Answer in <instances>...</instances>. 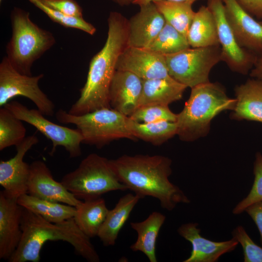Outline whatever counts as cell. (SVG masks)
<instances>
[{
	"mask_svg": "<svg viewBox=\"0 0 262 262\" xmlns=\"http://www.w3.org/2000/svg\"><path fill=\"white\" fill-rule=\"evenodd\" d=\"M108 25L105 43L90 62L86 81L81 89L80 97L68 112L71 115H80L111 108L110 87L118 58L128 46V20L120 13L112 12Z\"/></svg>",
	"mask_w": 262,
	"mask_h": 262,
	"instance_id": "obj_1",
	"label": "cell"
},
{
	"mask_svg": "<svg viewBox=\"0 0 262 262\" xmlns=\"http://www.w3.org/2000/svg\"><path fill=\"white\" fill-rule=\"evenodd\" d=\"M119 180L141 198L149 196L159 200L161 206L172 211L180 203L190 200L169 180L172 162L168 157L156 155H122L110 160Z\"/></svg>",
	"mask_w": 262,
	"mask_h": 262,
	"instance_id": "obj_2",
	"label": "cell"
},
{
	"mask_svg": "<svg viewBox=\"0 0 262 262\" xmlns=\"http://www.w3.org/2000/svg\"><path fill=\"white\" fill-rule=\"evenodd\" d=\"M21 228V240L8 260L9 262H38L41 250L49 241L66 242L87 261H100L90 238L81 230L73 217L61 222L52 223L23 208Z\"/></svg>",
	"mask_w": 262,
	"mask_h": 262,
	"instance_id": "obj_3",
	"label": "cell"
},
{
	"mask_svg": "<svg viewBox=\"0 0 262 262\" xmlns=\"http://www.w3.org/2000/svg\"><path fill=\"white\" fill-rule=\"evenodd\" d=\"M236 102L217 83L209 82L194 86L183 109L177 114V134L185 141L206 135L211 120L223 111L233 110Z\"/></svg>",
	"mask_w": 262,
	"mask_h": 262,
	"instance_id": "obj_4",
	"label": "cell"
},
{
	"mask_svg": "<svg viewBox=\"0 0 262 262\" xmlns=\"http://www.w3.org/2000/svg\"><path fill=\"white\" fill-rule=\"evenodd\" d=\"M10 17L12 33L6 57L18 72L31 76L33 63L54 45L55 38L33 22L30 13L22 9L14 7Z\"/></svg>",
	"mask_w": 262,
	"mask_h": 262,
	"instance_id": "obj_5",
	"label": "cell"
},
{
	"mask_svg": "<svg viewBox=\"0 0 262 262\" xmlns=\"http://www.w3.org/2000/svg\"><path fill=\"white\" fill-rule=\"evenodd\" d=\"M61 182L77 198L83 200L98 198L111 191L128 190L119 180L110 160L96 153L87 156Z\"/></svg>",
	"mask_w": 262,
	"mask_h": 262,
	"instance_id": "obj_6",
	"label": "cell"
},
{
	"mask_svg": "<svg viewBox=\"0 0 262 262\" xmlns=\"http://www.w3.org/2000/svg\"><path fill=\"white\" fill-rule=\"evenodd\" d=\"M56 118L60 123L74 125L83 137L82 143L98 147L116 139L136 140L128 127V116L112 108L80 115L59 109Z\"/></svg>",
	"mask_w": 262,
	"mask_h": 262,
	"instance_id": "obj_7",
	"label": "cell"
},
{
	"mask_svg": "<svg viewBox=\"0 0 262 262\" xmlns=\"http://www.w3.org/2000/svg\"><path fill=\"white\" fill-rule=\"evenodd\" d=\"M164 56L169 75L191 88L210 82L211 70L222 61L220 45L190 47Z\"/></svg>",
	"mask_w": 262,
	"mask_h": 262,
	"instance_id": "obj_8",
	"label": "cell"
},
{
	"mask_svg": "<svg viewBox=\"0 0 262 262\" xmlns=\"http://www.w3.org/2000/svg\"><path fill=\"white\" fill-rule=\"evenodd\" d=\"M43 74L33 76L22 74L12 66L6 56L0 63V106H4L16 97L31 100L45 115L52 116L54 105L39 86Z\"/></svg>",
	"mask_w": 262,
	"mask_h": 262,
	"instance_id": "obj_9",
	"label": "cell"
},
{
	"mask_svg": "<svg viewBox=\"0 0 262 262\" xmlns=\"http://www.w3.org/2000/svg\"><path fill=\"white\" fill-rule=\"evenodd\" d=\"M22 121L35 127L52 142L49 154L52 156L58 146L63 147L70 157L76 158L82 154L81 144L83 137L77 129H73L53 123L44 117L39 110L29 109L22 103L9 101L4 106Z\"/></svg>",
	"mask_w": 262,
	"mask_h": 262,
	"instance_id": "obj_10",
	"label": "cell"
},
{
	"mask_svg": "<svg viewBox=\"0 0 262 262\" xmlns=\"http://www.w3.org/2000/svg\"><path fill=\"white\" fill-rule=\"evenodd\" d=\"M207 6L215 20L222 61L232 71L247 74L252 68L257 56L238 43L227 19L222 0H208Z\"/></svg>",
	"mask_w": 262,
	"mask_h": 262,
	"instance_id": "obj_11",
	"label": "cell"
},
{
	"mask_svg": "<svg viewBox=\"0 0 262 262\" xmlns=\"http://www.w3.org/2000/svg\"><path fill=\"white\" fill-rule=\"evenodd\" d=\"M35 134L28 136L16 147L14 157L0 162V184L7 196L17 199L28 193V182L30 174V165L23 160L26 153L38 143Z\"/></svg>",
	"mask_w": 262,
	"mask_h": 262,
	"instance_id": "obj_12",
	"label": "cell"
},
{
	"mask_svg": "<svg viewBox=\"0 0 262 262\" xmlns=\"http://www.w3.org/2000/svg\"><path fill=\"white\" fill-rule=\"evenodd\" d=\"M116 70L131 72L143 80L169 76L165 56L146 48L127 46L119 56Z\"/></svg>",
	"mask_w": 262,
	"mask_h": 262,
	"instance_id": "obj_13",
	"label": "cell"
},
{
	"mask_svg": "<svg viewBox=\"0 0 262 262\" xmlns=\"http://www.w3.org/2000/svg\"><path fill=\"white\" fill-rule=\"evenodd\" d=\"M226 16L240 46L262 54V24L245 11L236 0H222Z\"/></svg>",
	"mask_w": 262,
	"mask_h": 262,
	"instance_id": "obj_14",
	"label": "cell"
},
{
	"mask_svg": "<svg viewBox=\"0 0 262 262\" xmlns=\"http://www.w3.org/2000/svg\"><path fill=\"white\" fill-rule=\"evenodd\" d=\"M28 194L39 198L75 207L82 201L61 182L55 180L46 164L40 160L30 164Z\"/></svg>",
	"mask_w": 262,
	"mask_h": 262,
	"instance_id": "obj_15",
	"label": "cell"
},
{
	"mask_svg": "<svg viewBox=\"0 0 262 262\" xmlns=\"http://www.w3.org/2000/svg\"><path fill=\"white\" fill-rule=\"evenodd\" d=\"M197 223L180 225L178 232L191 243L192 246L189 257L183 262H215L224 254L233 251L239 244L234 238L229 240L215 242L204 238Z\"/></svg>",
	"mask_w": 262,
	"mask_h": 262,
	"instance_id": "obj_16",
	"label": "cell"
},
{
	"mask_svg": "<svg viewBox=\"0 0 262 262\" xmlns=\"http://www.w3.org/2000/svg\"><path fill=\"white\" fill-rule=\"evenodd\" d=\"M17 199L0 192V259L8 260L18 246L22 231L21 221L23 208Z\"/></svg>",
	"mask_w": 262,
	"mask_h": 262,
	"instance_id": "obj_17",
	"label": "cell"
},
{
	"mask_svg": "<svg viewBox=\"0 0 262 262\" xmlns=\"http://www.w3.org/2000/svg\"><path fill=\"white\" fill-rule=\"evenodd\" d=\"M143 82L131 72L116 70L110 87L111 108L130 116L138 108Z\"/></svg>",
	"mask_w": 262,
	"mask_h": 262,
	"instance_id": "obj_18",
	"label": "cell"
},
{
	"mask_svg": "<svg viewBox=\"0 0 262 262\" xmlns=\"http://www.w3.org/2000/svg\"><path fill=\"white\" fill-rule=\"evenodd\" d=\"M140 11L128 20V46L146 48L166 23L153 2L140 5Z\"/></svg>",
	"mask_w": 262,
	"mask_h": 262,
	"instance_id": "obj_19",
	"label": "cell"
},
{
	"mask_svg": "<svg viewBox=\"0 0 262 262\" xmlns=\"http://www.w3.org/2000/svg\"><path fill=\"white\" fill-rule=\"evenodd\" d=\"M236 102L231 117L262 123V82L253 78L235 89Z\"/></svg>",
	"mask_w": 262,
	"mask_h": 262,
	"instance_id": "obj_20",
	"label": "cell"
},
{
	"mask_svg": "<svg viewBox=\"0 0 262 262\" xmlns=\"http://www.w3.org/2000/svg\"><path fill=\"white\" fill-rule=\"evenodd\" d=\"M186 88V86L169 75L164 78L144 80L138 107L148 105L168 106L182 98Z\"/></svg>",
	"mask_w": 262,
	"mask_h": 262,
	"instance_id": "obj_21",
	"label": "cell"
},
{
	"mask_svg": "<svg viewBox=\"0 0 262 262\" xmlns=\"http://www.w3.org/2000/svg\"><path fill=\"white\" fill-rule=\"evenodd\" d=\"M141 198L135 194H127L119 199L113 209L109 210L98 234L104 246H112L115 244L120 230Z\"/></svg>",
	"mask_w": 262,
	"mask_h": 262,
	"instance_id": "obj_22",
	"label": "cell"
},
{
	"mask_svg": "<svg viewBox=\"0 0 262 262\" xmlns=\"http://www.w3.org/2000/svg\"><path fill=\"white\" fill-rule=\"evenodd\" d=\"M165 219V215L162 213L154 212L143 221L131 222V226L136 231L137 238L131 246V249L143 253L150 262H157L156 241Z\"/></svg>",
	"mask_w": 262,
	"mask_h": 262,
	"instance_id": "obj_23",
	"label": "cell"
},
{
	"mask_svg": "<svg viewBox=\"0 0 262 262\" xmlns=\"http://www.w3.org/2000/svg\"><path fill=\"white\" fill-rule=\"evenodd\" d=\"M76 207L74 221L81 230L89 238L98 236L109 210L101 197L79 203Z\"/></svg>",
	"mask_w": 262,
	"mask_h": 262,
	"instance_id": "obj_24",
	"label": "cell"
},
{
	"mask_svg": "<svg viewBox=\"0 0 262 262\" xmlns=\"http://www.w3.org/2000/svg\"><path fill=\"white\" fill-rule=\"evenodd\" d=\"M187 38L192 48L220 45L215 20L207 6H201L195 12Z\"/></svg>",
	"mask_w": 262,
	"mask_h": 262,
	"instance_id": "obj_25",
	"label": "cell"
},
{
	"mask_svg": "<svg viewBox=\"0 0 262 262\" xmlns=\"http://www.w3.org/2000/svg\"><path fill=\"white\" fill-rule=\"evenodd\" d=\"M17 203L25 209L52 223H59L74 217L76 207L66 204L39 198L26 194Z\"/></svg>",
	"mask_w": 262,
	"mask_h": 262,
	"instance_id": "obj_26",
	"label": "cell"
},
{
	"mask_svg": "<svg viewBox=\"0 0 262 262\" xmlns=\"http://www.w3.org/2000/svg\"><path fill=\"white\" fill-rule=\"evenodd\" d=\"M128 127L136 139L155 146L162 144L177 133L176 123L168 121L143 123L134 121L128 117Z\"/></svg>",
	"mask_w": 262,
	"mask_h": 262,
	"instance_id": "obj_27",
	"label": "cell"
},
{
	"mask_svg": "<svg viewBox=\"0 0 262 262\" xmlns=\"http://www.w3.org/2000/svg\"><path fill=\"white\" fill-rule=\"evenodd\" d=\"M165 21L187 37L195 12L187 2L157 0L152 1Z\"/></svg>",
	"mask_w": 262,
	"mask_h": 262,
	"instance_id": "obj_28",
	"label": "cell"
},
{
	"mask_svg": "<svg viewBox=\"0 0 262 262\" xmlns=\"http://www.w3.org/2000/svg\"><path fill=\"white\" fill-rule=\"evenodd\" d=\"M190 47L187 37L166 22L146 49L165 55L177 53Z\"/></svg>",
	"mask_w": 262,
	"mask_h": 262,
	"instance_id": "obj_29",
	"label": "cell"
},
{
	"mask_svg": "<svg viewBox=\"0 0 262 262\" xmlns=\"http://www.w3.org/2000/svg\"><path fill=\"white\" fill-rule=\"evenodd\" d=\"M22 121L4 106L0 108V150L16 146L26 137Z\"/></svg>",
	"mask_w": 262,
	"mask_h": 262,
	"instance_id": "obj_30",
	"label": "cell"
},
{
	"mask_svg": "<svg viewBox=\"0 0 262 262\" xmlns=\"http://www.w3.org/2000/svg\"><path fill=\"white\" fill-rule=\"evenodd\" d=\"M28 0L45 13L53 22L64 27L80 30L90 35L94 34L96 31V28L92 24L85 21L83 17H76L65 15L47 6L40 0Z\"/></svg>",
	"mask_w": 262,
	"mask_h": 262,
	"instance_id": "obj_31",
	"label": "cell"
},
{
	"mask_svg": "<svg viewBox=\"0 0 262 262\" xmlns=\"http://www.w3.org/2000/svg\"><path fill=\"white\" fill-rule=\"evenodd\" d=\"M129 117L134 121L143 123L161 121L176 122L177 115L173 113L168 106L148 105L138 107Z\"/></svg>",
	"mask_w": 262,
	"mask_h": 262,
	"instance_id": "obj_32",
	"label": "cell"
},
{
	"mask_svg": "<svg viewBox=\"0 0 262 262\" xmlns=\"http://www.w3.org/2000/svg\"><path fill=\"white\" fill-rule=\"evenodd\" d=\"M254 180L251 189L247 196L240 201L233 209L234 214H240L251 205L262 201V155L257 152L254 163Z\"/></svg>",
	"mask_w": 262,
	"mask_h": 262,
	"instance_id": "obj_33",
	"label": "cell"
},
{
	"mask_svg": "<svg viewBox=\"0 0 262 262\" xmlns=\"http://www.w3.org/2000/svg\"><path fill=\"white\" fill-rule=\"evenodd\" d=\"M231 234L242 246L245 262H262V247L253 242L243 226H237Z\"/></svg>",
	"mask_w": 262,
	"mask_h": 262,
	"instance_id": "obj_34",
	"label": "cell"
},
{
	"mask_svg": "<svg viewBox=\"0 0 262 262\" xmlns=\"http://www.w3.org/2000/svg\"><path fill=\"white\" fill-rule=\"evenodd\" d=\"M47 6L70 16L83 17L82 10L75 0H40Z\"/></svg>",
	"mask_w": 262,
	"mask_h": 262,
	"instance_id": "obj_35",
	"label": "cell"
},
{
	"mask_svg": "<svg viewBox=\"0 0 262 262\" xmlns=\"http://www.w3.org/2000/svg\"><path fill=\"white\" fill-rule=\"evenodd\" d=\"M252 16L262 20V0H236Z\"/></svg>",
	"mask_w": 262,
	"mask_h": 262,
	"instance_id": "obj_36",
	"label": "cell"
},
{
	"mask_svg": "<svg viewBox=\"0 0 262 262\" xmlns=\"http://www.w3.org/2000/svg\"><path fill=\"white\" fill-rule=\"evenodd\" d=\"M256 224L259 231L262 246V201L248 206L245 210Z\"/></svg>",
	"mask_w": 262,
	"mask_h": 262,
	"instance_id": "obj_37",
	"label": "cell"
},
{
	"mask_svg": "<svg viewBox=\"0 0 262 262\" xmlns=\"http://www.w3.org/2000/svg\"><path fill=\"white\" fill-rule=\"evenodd\" d=\"M250 76L262 82V54L257 57L256 62L250 70Z\"/></svg>",
	"mask_w": 262,
	"mask_h": 262,
	"instance_id": "obj_38",
	"label": "cell"
},
{
	"mask_svg": "<svg viewBox=\"0 0 262 262\" xmlns=\"http://www.w3.org/2000/svg\"><path fill=\"white\" fill-rule=\"evenodd\" d=\"M157 0H132V3L135 4L139 5V6L144 4H146L150 2H152ZM174 1L187 2L193 4L195 2L199 0H167Z\"/></svg>",
	"mask_w": 262,
	"mask_h": 262,
	"instance_id": "obj_39",
	"label": "cell"
},
{
	"mask_svg": "<svg viewBox=\"0 0 262 262\" xmlns=\"http://www.w3.org/2000/svg\"><path fill=\"white\" fill-rule=\"evenodd\" d=\"M112 0L121 6L127 5L131 3H132V0Z\"/></svg>",
	"mask_w": 262,
	"mask_h": 262,
	"instance_id": "obj_40",
	"label": "cell"
},
{
	"mask_svg": "<svg viewBox=\"0 0 262 262\" xmlns=\"http://www.w3.org/2000/svg\"><path fill=\"white\" fill-rule=\"evenodd\" d=\"M260 22L262 24V20L260 21Z\"/></svg>",
	"mask_w": 262,
	"mask_h": 262,
	"instance_id": "obj_41",
	"label": "cell"
},
{
	"mask_svg": "<svg viewBox=\"0 0 262 262\" xmlns=\"http://www.w3.org/2000/svg\"><path fill=\"white\" fill-rule=\"evenodd\" d=\"M2 0H0V2H1Z\"/></svg>",
	"mask_w": 262,
	"mask_h": 262,
	"instance_id": "obj_42",
	"label": "cell"
}]
</instances>
